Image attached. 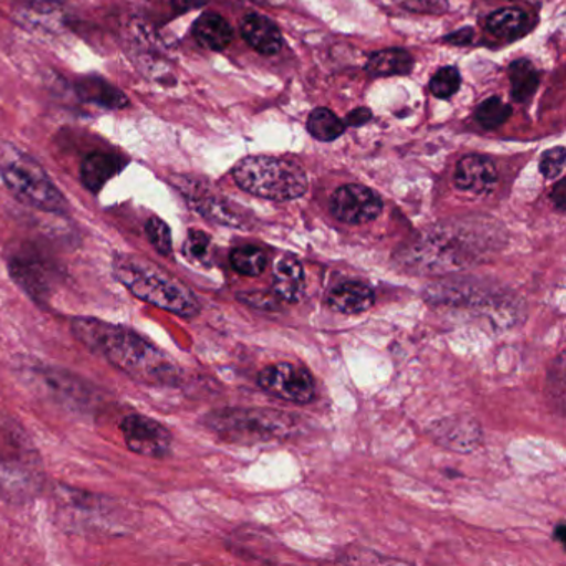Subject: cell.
<instances>
[{
	"instance_id": "obj_1",
	"label": "cell",
	"mask_w": 566,
	"mask_h": 566,
	"mask_svg": "<svg viewBox=\"0 0 566 566\" xmlns=\"http://www.w3.org/2000/svg\"><path fill=\"white\" fill-rule=\"evenodd\" d=\"M72 333L88 350L104 357L132 379L147 386H175L177 364L137 331L95 317H75Z\"/></svg>"
},
{
	"instance_id": "obj_2",
	"label": "cell",
	"mask_w": 566,
	"mask_h": 566,
	"mask_svg": "<svg viewBox=\"0 0 566 566\" xmlns=\"http://www.w3.org/2000/svg\"><path fill=\"white\" fill-rule=\"evenodd\" d=\"M114 274L134 296L145 303L178 316L191 317L200 313L197 296L180 280L145 258L117 254Z\"/></svg>"
},
{
	"instance_id": "obj_3",
	"label": "cell",
	"mask_w": 566,
	"mask_h": 566,
	"mask_svg": "<svg viewBox=\"0 0 566 566\" xmlns=\"http://www.w3.org/2000/svg\"><path fill=\"white\" fill-rule=\"evenodd\" d=\"M0 177L22 203L48 213L65 214L69 203L48 171L18 145L0 138Z\"/></svg>"
},
{
	"instance_id": "obj_4",
	"label": "cell",
	"mask_w": 566,
	"mask_h": 566,
	"mask_svg": "<svg viewBox=\"0 0 566 566\" xmlns=\"http://www.w3.org/2000/svg\"><path fill=\"white\" fill-rule=\"evenodd\" d=\"M233 178L241 190L264 200H296L307 191L306 171L290 158L268 155L243 158L234 167Z\"/></svg>"
},
{
	"instance_id": "obj_5",
	"label": "cell",
	"mask_w": 566,
	"mask_h": 566,
	"mask_svg": "<svg viewBox=\"0 0 566 566\" xmlns=\"http://www.w3.org/2000/svg\"><path fill=\"white\" fill-rule=\"evenodd\" d=\"M41 463L14 422L0 419V495L28 499L41 485Z\"/></svg>"
},
{
	"instance_id": "obj_6",
	"label": "cell",
	"mask_w": 566,
	"mask_h": 566,
	"mask_svg": "<svg viewBox=\"0 0 566 566\" xmlns=\"http://www.w3.org/2000/svg\"><path fill=\"white\" fill-rule=\"evenodd\" d=\"M205 423L228 442H251L290 436L293 420L273 410L228 409L210 413Z\"/></svg>"
},
{
	"instance_id": "obj_7",
	"label": "cell",
	"mask_w": 566,
	"mask_h": 566,
	"mask_svg": "<svg viewBox=\"0 0 566 566\" xmlns=\"http://www.w3.org/2000/svg\"><path fill=\"white\" fill-rule=\"evenodd\" d=\"M460 234V233H459ZM460 234L453 237V231L436 230L426 234L419 243L413 244L410 256L403 261L407 268H412L422 273L433 271L459 270V268L472 264L485 248H475L472 237Z\"/></svg>"
},
{
	"instance_id": "obj_8",
	"label": "cell",
	"mask_w": 566,
	"mask_h": 566,
	"mask_svg": "<svg viewBox=\"0 0 566 566\" xmlns=\"http://www.w3.org/2000/svg\"><path fill=\"white\" fill-rule=\"evenodd\" d=\"M125 443L132 452L150 459H164L171 452L170 430L144 413H130L120 423Z\"/></svg>"
},
{
	"instance_id": "obj_9",
	"label": "cell",
	"mask_w": 566,
	"mask_h": 566,
	"mask_svg": "<svg viewBox=\"0 0 566 566\" xmlns=\"http://www.w3.org/2000/svg\"><path fill=\"white\" fill-rule=\"evenodd\" d=\"M260 386L287 402L307 403L314 399V379L303 367L293 364H274L261 370Z\"/></svg>"
},
{
	"instance_id": "obj_10",
	"label": "cell",
	"mask_w": 566,
	"mask_h": 566,
	"mask_svg": "<svg viewBox=\"0 0 566 566\" xmlns=\"http://www.w3.org/2000/svg\"><path fill=\"white\" fill-rule=\"evenodd\" d=\"M380 211H382V200L379 195L364 185H346L331 198V213L343 223H369L379 217Z\"/></svg>"
},
{
	"instance_id": "obj_11",
	"label": "cell",
	"mask_w": 566,
	"mask_h": 566,
	"mask_svg": "<svg viewBox=\"0 0 566 566\" xmlns=\"http://www.w3.org/2000/svg\"><path fill=\"white\" fill-rule=\"evenodd\" d=\"M11 273L15 283L35 300H44L51 291V268L38 254H15L11 261Z\"/></svg>"
},
{
	"instance_id": "obj_12",
	"label": "cell",
	"mask_w": 566,
	"mask_h": 566,
	"mask_svg": "<svg viewBox=\"0 0 566 566\" xmlns=\"http://www.w3.org/2000/svg\"><path fill=\"white\" fill-rule=\"evenodd\" d=\"M496 180L495 165L483 155H469L457 164L455 187L459 190L475 195L489 193Z\"/></svg>"
},
{
	"instance_id": "obj_13",
	"label": "cell",
	"mask_w": 566,
	"mask_h": 566,
	"mask_svg": "<svg viewBox=\"0 0 566 566\" xmlns=\"http://www.w3.org/2000/svg\"><path fill=\"white\" fill-rule=\"evenodd\" d=\"M241 35L248 45L263 55H274L283 48V35L271 19L250 14L241 22Z\"/></svg>"
},
{
	"instance_id": "obj_14",
	"label": "cell",
	"mask_w": 566,
	"mask_h": 566,
	"mask_svg": "<svg viewBox=\"0 0 566 566\" xmlns=\"http://www.w3.org/2000/svg\"><path fill=\"white\" fill-rule=\"evenodd\" d=\"M374 301L376 296L373 287L360 281H347L327 294V306L334 313L340 314L366 313L374 306Z\"/></svg>"
},
{
	"instance_id": "obj_15",
	"label": "cell",
	"mask_w": 566,
	"mask_h": 566,
	"mask_svg": "<svg viewBox=\"0 0 566 566\" xmlns=\"http://www.w3.org/2000/svg\"><path fill=\"white\" fill-rule=\"evenodd\" d=\"M125 164L118 155L97 154L88 155L81 167V180L92 193H101L105 185L124 170Z\"/></svg>"
},
{
	"instance_id": "obj_16",
	"label": "cell",
	"mask_w": 566,
	"mask_h": 566,
	"mask_svg": "<svg viewBox=\"0 0 566 566\" xmlns=\"http://www.w3.org/2000/svg\"><path fill=\"white\" fill-rule=\"evenodd\" d=\"M75 92H77L78 98L85 104L97 105V107L111 108V111H117V108H124L128 105L127 95L120 91V88L112 85L111 82L105 78L97 77V75H88V77H82L81 81L75 84Z\"/></svg>"
},
{
	"instance_id": "obj_17",
	"label": "cell",
	"mask_w": 566,
	"mask_h": 566,
	"mask_svg": "<svg viewBox=\"0 0 566 566\" xmlns=\"http://www.w3.org/2000/svg\"><path fill=\"white\" fill-rule=\"evenodd\" d=\"M274 294L286 303H297L304 293V270L300 260L283 256L274 264Z\"/></svg>"
},
{
	"instance_id": "obj_18",
	"label": "cell",
	"mask_w": 566,
	"mask_h": 566,
	"mask_svg": "<svg viewBox=\"0 0 566 566\" xmlns=\"http://www.w3.org/2000/svg\"><path fill=\"white\" fill-rule=\"evenodd\" d=\"M193 35L208 51H224L233 41V29L227 19L218 14H205L195 22Z\"/></svg>"
},
{
	"instance_id": "obj_19",
	"label": "cell",
	"mask_w": 566,
	"mask_h": 566,
	"mask_svg": "<svg viewBox=\"0 0 566 566\" xmlns=\"http://www.w3.org/2000/svg\"><path fill=\"white\" fill-rule=\"evenodd\" d=\"M412 55L402 49H387L374 52L366 64L367 74L373 77H390V75H406L412 71Z\"/></svg>"
},
{
	"instance_id": "obj_20",
	"label": "cell",
	"mask_w": 566,
	"mask_h": 566,
	"mask_svg": "<svg viewBox=\"0 0 566 566\" xmlns=\"http://www.w3.org/2000/svg\"><path fill=\"white\" fill-rule=\"evenodd\" d=\"M486 31L500 41H513L528 31V15L520 9H502L486 19Z\"/></svg>"
},
{
	"instance_id": "obj_21",
	"label": "cell",
	"mask_w": 566,
	"mask_h": 566,
	"mask_svg": "<svg viewBox=\"0 0 566 566\" xmlns=\"http://www.w3.org/2000/svg\"><path fill=\"white\" fill-rule=\"evenodd\" d=\"M510 94L518 104L528 101L535 95L539 85V74L535 65L526 59L513 62L509 67Z\"/></svg>"
},
{
	"instance_id": "obj_22",
	"label": "cell",
	"mask_w": 566,
	"mask_h": 566,
	"mask_svg": "<svg viewBox=\"0 0 566 566\" xmlns=\"http://www.w3.org/2000/svg\"><path fill=\"white\" fill-rule=\"evenodd\" d=\"M231 266L243 276L256 277L268 268V256L261 248L254 244L234 248L230 254Z\"/></svg>"
},
{
	"instance_id": "obj_23",
	"label": "cell",
	"mask_w": 566,
	"mask_h": 566,
	"mask_svg": "<svg viewBox=\"0 0 566 566\" xmlns=\"http://www.w3.org/2000/svg\"><path fill=\"white\" fill-rule=\"evenodd\" d=\"M307 130L319 142L337 140L346 130V125L329 108H316L307 118Z\"/></svg>"
},
{
	"instance_id": "obj_24",
	"label": "cell",
	"mask_w": 566,
	"mask_h": 566,
	"mask_svg": "<svg viewBox=\"0 0 566 566\" xmlns=\"http://www.w3.org/2000/svg\"><path fill=\"white\" fill-rule=\"evenodd\" d=\"M195 207L208 220L214 223L228 224V227H241L240 214L223 198L198 197L195 198Z\"/></svg>"
},
{
	"instance_id": "obj_25",
	"label": "cell",
	"mask_w": 566,
	"mask_h": 566,
	"mask_svg": "<svg viewBox=\"0 0 566 566\" xmlns=\"http://www.w3.org/2000/svg\"><path fill=\"white\" fill-rule=\"evenodd\" d=\"M510 115H512V107L503 104L499 97L486 98L475 112L476 122L486 130H495L509 120Z\"/></svg>"
},
{
	"instance_id": "obj_26",
	"label": "cell",
	"mask_w": 566,
	"mask_h": 566,
	"mask_svg": "<svg viewBox=\"0 0 566 566\" xmlns=\"http://www.w3.org/2000/svg\"><path fill=\"white\" fill-rule=\"evenodd\" d=\"M460 82L462 77L455 67H442L430 81V92L437 98H450L459 92Z\"/></svg>"
},
{
	"instance_id": "obj_27",
	"label": "cell",
	"mask_w": 566,
	"mask_h": 566,
	"mask_svg": "<svg viewBox=\"0 0 566 566\" xmlns=\"http://www.w3.org/2000/svg\"><path fill=\"white\" fill-rule=\"evenodd\" d=\"M147 230L148 240H150L151 247L158 251L160 254H171V250H174V241H171V230L167 223H165L161 218L151 217L150 220L147 221Z\"/></svg>"
},
{
	"instance_id": "obj_28",
	"label": "cell",
	"mask_w": 566,
	"mask_h": 566,
	"mask_svg": "<svg viewBox=\"0 0 566 566\" xmlns=\"http://www.w3.org/2000/svg\"><path fill=\"white\" fill-rule=\"evenodd\" d=\"M566 151L563 147L552 148L539 158V171L546 180H555L565 168Z\"/></svg>"
},
{
	"instance_id": "obj_29",
	"label": "cell",
	"mask_w": 566,
	"mask_h": 566,
	"mask_svg": "<svg viewBox=\"0 0 566 566\" xmlns=\"http://www.w3.org/2000/svg\"><path fill=\"white\" fill-rule=\"evenodd\" d=\"M210 237L203 231L193 230L188 234L187 244H185V253L191 258V260L201 261L207 258L208 251H210Z\"/></svg>"
},
{
	"instance_id": "obj_30",
	"label": "cell",
	"mask_w": 566,
	"mask_h": 566,
	"mask_svg": "<svg viewBox=\"0 0 566 566\" xmlns=\"http://www.w3.org/2000/svg\"><path fill=\"white\" fill-rule=\"evenodd\" d=\"M409 11L419 12V14L440 15L449 9L447 0H402Z\"/></svg>"
},
{
	"instance_id": "obj_31",
	"label": "cell",
	"mask_w": 566,
	"mask_h": 566,
	"mask_svg": "<svg viewBox=\"0 0 566 566\" xmlns=\"http://www.w3.org/2000/svg\"><path fill=\"white\" fill-rule=\"evenodd\" d=\"M370 118H373V114H370L369 108L360 107L350 112V114L347 115L346 120L343 122L347 127H363V125H366Z\"/></svg>"
},
{
	"instance_id": "obj_32",
	"label": "cell",
	"mask_w": 566,
	"mask_h": 566,
	"mask_svg": "<svg viewBox=\"0 0 566 566\" xmlns=\"http://www.w3.org/2000/svg\"><path fill=\"white\" fill-rule=\"evenodd\" d=\"M208 0H171V8L175 14H185V12L193 11V9L203 8Z\"/></svg>"
},
{
	"instance_id": "obj_33",
	"label": "cell",
	"mask_w": 566,
	"mask_h": 566,
	"mask_svg": "<svg viewBox=\"0 0 566 566\" xmlns=\"http://www.w3.org/2000/svg\"><path fill=\"white\" fill-rule=\"evenodd\" d=\"M472 29L467 28L462 29V31L460 32H455V34L449 35V38H446V41L449 42V44L467 45L470 44V42H472Z\"/></svg>"
},
{
	"instance_id": "obj_34",
	"label": "cell",
	"mask_w": 566,
	"mask_h": 566,
	"mask_svg": "<svg viewBox=\"0 0 566 566\" xmlns=\"http://www.w3.org/2000/svg\"><path fill=\"white\" fill-rule=\"evenodd\" d=\"M552 201H553V205H555L556 210H558V211L565 210L566 197H565V184H563V181H558V184H556V187L553 188Z\"/></svg>"
},
{
	"instance_id": "obj_35",
	"label": "cell",
	"mask_w": 566,
	"mask_h": 566,
	"mask_svg": "<svg viewBox=\"0 0 566 566\" xmlns=\"http://www.w3.org/2000/svg\"><path fill=\"white\" fill-rule=\"evenodd\" d=\"M565 533H566V526L563 525V523H559V525L556 526V530H555V538L558 539L559 543L565 542Z\"/></svg>"
}]
</instances>
